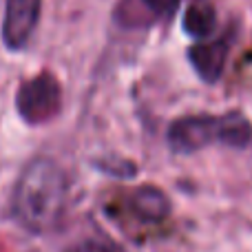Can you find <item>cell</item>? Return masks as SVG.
Segmentation results:
<instances>
[{"instance_id": "9c48e42d", "label": "cell", "mask_w": 252, "mask_h": 252, "mask_svg": "<svg viewBox=\"0 0 252 252\" xmlns=\"http://www.w3.org/2000/svg\"><path fill=\"white\" fill-rule=\"evenodd\" d=\"M148 9L157 13V16H170V13L177 9L179 0H144Z\"/></svg>"}, {"instance_id": "6da1fadb", "label": "cell", "mask_w": 252, "mask_h": 252, "mask_svg": "<svg viewBox=\"0 0 252 252\" xmlns=\"http://www.w3.org/2000/svg\"><path fill=\"white\" fill-rule=\"evenodd\" d=\"M69 199V182L49 157H35L25 166L13 190V215L29 232H49L60 223Z\"/></svg>"}, {"instance_id": "277c9868", "label": "cell", "mask_w": 252, "mask_h": 252, "mask_svg": "<svg viewBox=\"0 0 252 252\" xmlns=\"http://www.w3.org/2000/svg\"><path fill=\"white\" fill-rule=\"evenodd\" d=\"M42 0H7L2 20V40L11 51H20L31 40L40 20Z\"/></svg>"}, {"instance_id": "7a4b0ae2", "label": "cell", "mask_w": 252, "mask_h": 252, "mask_svg": "<svg viewBox=\"0 0 252 252\" xmlns=\"http://www.w3.org/2000/svg\"><path fill=\"white\" fill-rule=\"evenodd\" d=\"M252 139V124L241 113L188 115L168 128V144L175 153H195L213 142L246 146Z\"/></svg>"}, {"instance_id": "8992f818", "label": "cell", "mask_w": 252, "mask_h": 252, "mask_svg": "<svg viewBox=\"0 0 252 252\" xmlns=\"http://www.w3.org/2000/svg\"><path fill=\"white\" fill-rule=\"evenodd\" d=\"M130 213L144 223L164 221L170 213V201L159 188L142 186L130 195Z\"/></svg>"}, {"instance_id": "52a82bcc", "label": "cell", "mask_w": 252, "mask_h": 252, "mask_svg": "<svg viewBox=\"0 0 252 252\" xmlns=\"http://www.w3.org/2000/svg\"><path fill=\"white\" fill-rule=\"evenodd\" d=\"M217 27V16H215V7L208 0H197L186 9L184 16V31L192 38H206L210 35Z\"/></svg>"}, {"instance_id": "ba28073f", "label": "cell", "mask_w": 252, "mask_h": 252, "mask_svg": "<svg viewBox=\"0 0 252 252\" xmlns=\"http://www.w3.org/2000/svg\"><path fill=\"white\" fill-rule=\"evenodd\" d=\"M66 252H126V250L109 239H87L71 246Z\"/></svg>"}, {"instance_id": "3957f363", "label": "cell", "mask_w": 252, "mask_h": 252, "mask_svg": "<svg viewBox=\"0 0 252 252\" xmlns=\"http://www.w3.org/2000/svg\"><path fill=\"white\" fill-rule=\"evenodd\" d=\"M62 106L60 82L51 73H38L20 84L16 93V109L27 124H44L58 115Z\"/></svg>"}, {"instance_id": "5b68a950", "label": "cell", "mask_w": 252, "mask_h": 252, "mask_svg": "<svg viewBox=\"0 0 252 252\" xmlns=\"http://www.w3.org/2000/svg\"><path fill=\"white\" fill-rule=\"evenodd\" d=\"M226 58H228V47L221 40L192 44L190 51H188V60H190V64L199 73V78L210 84L221 78L223 66H226Z\"/></svg>"}]
</instances>
